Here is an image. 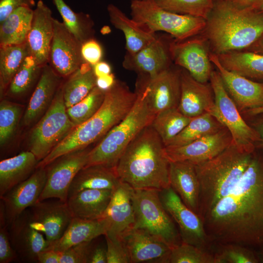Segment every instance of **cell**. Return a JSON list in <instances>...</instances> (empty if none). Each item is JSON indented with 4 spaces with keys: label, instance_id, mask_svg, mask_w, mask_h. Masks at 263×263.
<instances>
[{
    "label": "cell",
    "instance_id": "6da1fadb",
    "mask_svg": "<svg viewBox=\"0 0 263 263\" xmlns=\"http://www.w3.org/2000/svg\"><path fill=\"white\" fill-rule=\"evenodd\" d=\"M202 221L210 242L263 250V149H255L240 180Z\"/></svg>",
    "mask_w": 263,
    "mask_h": 263
},
{
    "label": "cell",
    "instance_id": "7a4b0ae2",
    "mask_svg": "<svg viewBox=\"0 0 263 263\" xmlns=\"http://www.w3.org/2000/svg\"><path fill=\"white\" fill-rule=\"evenodd\" d=\"M165 147L152 126L145 128L128 145L115 168L120 180L136 189L161 190L170 187Z\"/></svg>",
    "mask_w": 263,
    "mask_h": 263
},
{
    "label": "cell",
    "instance_id": "3957f363",
    "mask_svg": "<svg viewBox=\"0 0 263 263\" xmlns=\"http://www.w3.org/2000/svg\"><path fill=\"white\" fill-rule=\"evenodd\" d=\"M263 33V12L255 6L240 8L216 0L200 34L216 55L244 50Z\"/></svg>",
    "mask_w": 263,
    "mask_h": 263
},
{
    "label": "cell",
    "instance_id": "277c9868",
    "mask_svg": "<svg viewBox=\"0 0 263 263\" xmlns=\"http://www.w3.org/2000/svg\"><path fill=\"white\" fill-rule=\"evenodd\" d=\"M137 98L124 82L117 80L105 91V98L98 111L82 124L75 127L68 135L44 159L37 168H45L66 154L85 149L118 124L129 113Z\"/></svg>",
    "mask_w": 263,
    "mask_h": 263
},
{
    "label": "cell",
    "instance_id": "5b68a950",
    "mask_svg": "<svg viewBox=\"0 0 263 263\" xmlns=\"http://www.w3.org/2000/svg\"><path fill=\"white\" fill-rule=\"evenodd\" d=\"M254 151H244L232 143L213 158L195 165L200 185L198 215L202 220L234 188L249 165Z\"/></svg>",
    "mask_w": 263,
    "mask_h": 263
},
{
    "label": "cell",
    "instance_id": "8992f818",
    "mask_svg": "<svg viewBox=\"0 0 263 263\" xmlns=\"http://www.w3.org/2000/svg\"><path fill=\"white\" fill-rule=\"evenodd\" d=\"M136 101L127 115L90 150L84 168L101 165L115 168L125 150L145 128L151 125L155 114L150 110L141 88L135 86Z\"/></svg>",
    "mask_w": 263,
    "mask_h": 263
},
{
    "label": "cell",
    "instance_id": "52a82bcc",
    "mask_svg": "<svg viewBox=\"0 0 263 263\" xmlns=\"http://www.w3.org/2000/svg\"><path fill=\"white\" fill-rule=\"evenodd\" d=\"M131 16L135 21L150 31H162L176 41H182L200 35L204 29L206 19L166 10L153 0H132Z\"/></svg>",
    "mask_w": 263,
    "mask_h": 263
},
{
    "label": "cell",
    "instance_id": "ba28073f",
    "mask_svg": "<svg viewBox=\"0 0 263 263\" xmlns=\"http://www.w3.org/2000/svg\"><path fill=\"white\" fill-rule=\"evenodd\" d=\"M158 190L133 189V228H140L160 239L171 248L182 243L174 221L164 207Z\"/></svg>",
    "mask_w": 263,
    "mask_h": 263
},
{
    "label": "cell",
    "instance_id": "9c48e42d",
    "mask_svg": "<svg viewBox=\"0 0 263 263\" xmlns=\"http://www.w3.org/2000/svg\"><path fill=\"white\" fill-rule=\"evenodd\" d=\"M65 105L62 87L57 90L54 98L29 137V148L38 161L46 157L73 130Z\"/></svg>",
    "mask_w": 263,
    "mask_h": 263
},
{
    "label": "cell",
    "instance_id": "30bf717a",
    "mask_svg": "<svg viewBox=\"0 0 263 263\" xmlns=\"http://www.w3.org/2000/svg\"><path fill=\"white\" fill-rule=\"evenodd\" d=\"M209 81L214 95L210 114L228 130L233 144L242 150L253 152L260 140L258 133L241 116L217 70L212 71Z\"/></svg>",
    "mask_w": 263,
    "mask_h": 263
},
{
    "label": "cell",
    "instance_id": "8fae6325",
    "mask_svg": "<svg viewBox=\"0 0 263 263\" xmlns=\"http://www.w3.org/2000/svg\"><path fill=\"white\" fill-rule=\"evenodd\" d=\"M181 68L173 64L158 75L150 76L138 74L135 86L144 91L148 105L156 115L178 108L181 95Z\"/></svg>",
    "mask_w": 263,
    "mask_h": 263
},
{
    "label": "cell",
    "instance_id": "7c38bea8",
    "mask_svg": "<svg viewBox=\"0 0 263 263\" xmlns=\"http://www.w3.org/2000/svg\"><path fill=\"white\" fill-rule=\"evenodd\" d=\"M165 209L178 226L182 242L207 250L211 243L200 216L187 207L171 187L159 191Z\"/></svg>",
    "mask_w": 263,
    "mask_h": 263
},
{
    "label": "cell",
    "instance_id": "4fadbf2b",
    "mask_svg": "<svg viewBox=\"0 0 263 263\" xmlns=\"http://www.w3.org/2000/svg\"><path fill=\"white\" fill-rule=\"evenodd\" d=\"M89 151L84 149L66 154L45 167L46 181L38 201L56 198L66 202L70 187L86 166Z\"/></svg>",
    "mask_w": 263,
    "mask_h": 263
},
{
    "label": "cell",
    "instance_id": "5bb4252c",
    "mask_svg": "<svg viewBox=\"0 0 263 263\" xmlns=\"http://www.w3.org/2000/svg\"><path fill=\"white\" fill-rule=\"evenodd\" d=\"M174 64L186 70L197 81L207 83L212 71L209 58L210 50L206 38L201 35L170 44Z\"/></svg>",
    "mask_w": 263,
    "mask_h": 263
},
{
    "label": "cell",
    "instance_id": "9a60e30c",
    "mask_svg": "<svg viewBox=\"0 0 263 263\" xmlns=\"http://www.w3.org/2000/svg\"><path fill=\"white\" fill-rule=\"evenodd\" d=\"M173 39L168 34H157L154 40L136 53H126L122 66L137 75L150 76L158 75L173 64L170 52V44Z\"/></svg>",
    "mask_w": 263,
    "mask_h": 263
},
{
    "label": "cell",
    "instance_id": "2e32d148",
    "mask_svg": "<svg viewBox=\"0 0 263 263\" xmlns=\"http://www.w3.org/2000/svg\"><path fill=\"white\" fill-rule=\"evenodd\" d=\"M232 143L231 134L224 127L184 146H166L165 151L169 162L187 161L197 165L215 157Z\"/></svg>",
    "mask_w": 263,
    "mask_h": 263
},
{
    "label": "cell",
    "instance_id": "e0dca14e",
    "mask_svg": "<svg viewBox=\"0 0 263 263\" xmlns=\"http://www.w3.org/2000/svg\"><path fill=\"white\" fill-rule=\"evenodd\" d=\"M28 210L31 225L45 236L49 245L62 236L73 218L67 202L58 199L38 201Z\"/></svg>",
    "mask_w": 263,
    "mask_h": 263
},
{
    "label": "cell",
    "instance_id": "ac0fdd59",
    "mask_svg": "<svg viewBox=\"0 0 263 263\" xmlns=\"http://www.w3.org/2000/svg\"><path fill=\"white\" fill-rule=\"evenodd\" d=\"M53 23L49 60L58 75L69 76L84 62L81 53L82 44L63 22L54 18Z\"/></svg>",
    "mask_w": 263,
    "mask_h": 263
},
{
    "label": "cell",
    "instance_id": "d6986e66",
    "mask_svg": "<svg viewBox=\"0 0 263 263\" xmlns=\"http://www.w3.org/2000/svg\"><path fill=\"white\" fill-rule=\"evenodd\" d=\"M47 179L45 168H37L26 180L0 197L7 226L39 199Z\"/></svg>",
    "mask_w": 263,
    "mask_h": 263
},
{
    "label": "cell",
    "instance_id": "ffe728a7",
    "mask_svg": "<svg viewBox=\"0 0 263 263\" xmlns=\"http://www.w3.org/2000/svg\"><path fill=\"white\" fill-rule=\"evenodd\" d=\"M209 58L239 111L263 106V82L253 80L227 70L222 65L217 55L210 52Z\"/></svg>",
    "mask_w": 263,
    "mask_h": 263
},
{
    "label": "cell",
    "instance_id": "44dd1931",
    "mask_svg": "<svg viewBox=\"0 0 263 263\" xmlns=\"http://www.w3.org/2000/svg\"><path fill=\"white\" fill-rule=\"evenodd\" d=\"M120 238L131 263H169L171 248L149 232L132 227Z\"/></svg>",
    "mask_w": 263,
    "mask_h": 263
},
{
    "label": "cell",
    "instance_id": "7402d4cb",
    "mask_svg": "<svg viewBox=\"0 0 263 263\" xmlns=\"http://www.w3.org/2000/svg\"><path fill=\"white\" fill-rule=\"evenodd\" d=\"M10 241L18 258L23 262L38 263V256L49 243L43 234L31 224L28 209L8 226Z\"/></svg>",
    "mask_w": 263,
    "mask_h": 263
},
{
    "label": "cell",
    "instance_id": "603a6c76",
    "mask_svg": "<svg viewBox=\"0 0 263 263\" xmlns=\"http://www.w3.org/2000/svg\"><path fill=\"white\" fill-rule=\"evenodd\" d=\"M54 19L51 9L42 0H39L34 9L25 43L30 55L41 66L49 61L54 34Z\"/></svg>",
    "mask_w": 263,
    "mask_h": 263
},
{
    "label": "cell",
    "instance_id": "cb8c5ba5",
    "mask_svg": "<svg viewBox=\"0 0 263 263\" xmlns=\"http://www.w3.org/2000/svg\"><path fill=\"white\" fill-rule=\"evenodd\" d=\"M133 188L121 180L113 189L109 204L103 214L108 223L105 235L121 238L133 226L134 215L132 197Z\"/></svg>",
    "mask_w": 263,
    "mask_h": 263
},
{
    "label": "cell",
    "instance_id": "d4e9b609",
    "mask_svg": "<svg viewBox=\"0 0 263 263\" xmlns=\"http://www.w3.org/2000/svg\"><path fill=\"white\" fill-rule=\"evenodd\" d=\"M214 105V95L210 84L197 81L188 71L181 68L178 110L185 115L193 118L210 113Z\"/></svg>",
    "mask_w": 263,
    "mask_h": 263
},
{
    "label": "cell",
    "instance_id": "484cf974",
    "mask_svg": "<svg viewBox=\"0 0 263 263\" xmlns=\"http://www.w3.org/2000/svg\"><path fill=\"white\" fill-rule=\"evenodd\" d=\"M170 186L190 209L198 215L200 185L194 164L169 162Z\"/></svg>",
    "mask_w": 263,
    "mask_h": 263
},
{
    "label": "cell",
    "instance_id": "4316f807",
    "mask_svg": "<svg viewBox=\"0 0 263 263\" xmlns=\"http://www.w3.org/2000/svg\"><path fill=\"white\" fill-rule=\"evenodd\" d=\"M110 21L117 29L122 32L125 38L126 53L133 54L155 39L157 34L132 18H128L115 5L107 6Z\"/></svg>",
    "mask_w": 263,
    "mask_h": 263
},
{
    "label": "cell",
    "instance_id": "83f0119b",
    "mask_svg": "<svg viewBox=\"0 0 263 263\" xmlns=\"http://www.w3.org/2000/svg\"><path fill=\"white\" fill-rule=\"evenodd\" d=\"M108 227L107 221L103 217L96 219L73 217L62 236L50 244L46 249L62 251L74 245L105 235Z\"/></svg>",
    "mask_w": 263,
    "mask_h": 263
},
{
    "label": "cell",
    "instance_id": "f1b7e54d",
    "mask_svg": "<svg viewBox=\"0 0 263 263\" xmlns=\"http://www.w3.org/2000/svg\"><path fill=\"white\" fill-rule=\"evenodd\" d=\"M113 190L86 189L69 196L67 203L73 217L86 219L102 218L109 204Z\"/></svg>",
    "mask_w": 263,
    "mask_h": 263
},
{
    "label": "cell",
    "instance_id": "f546056e",
    "mask_svg": "<svg viewBox=\"0 0 263 263\" xmlns=\"http://www.w3.org/2000/svg\"><path fill=\"white\" fill-rule=\"evenodd\" d=\"M58 75L51 65L42 66L41 74L25 111V125L34 122L51 105L59 82Z\"/></svg>",
    "mask_w": 263,
    "mask_h": 263
},
{
    "label": "cell",
    "instance_id": "4dcf8cb0",
    "mask_svg": "<svg viewBox=\"0 0 263 263\" xmlns=\"http://www.w3.org/2000/svg\"><path fill=\"white\" fill-rule=\"evenodd\" d=\"M38 161L30 150L3 159L0 162V197L15 186L28 179Z\"/></svg>",
    "mask_w": 263,
    "mask_h": 263
},
{
    "label": "cell",
    "instance_id": "1f68e13d",
    "mask_svg": "<svg viewBox=\"0 0 263 263\" xmlns=\"http://www.w3.org/2000/svg\"><path fill=\"white\" fill-rule=\"evenodd\" d=\"M115 168L101 165L83 168L76 175L68 191V198L86 189H114L120 182Z\"/></svg>",
    "mask_w": 263,
    "mask_h": 263
},
{
    "label": "cell",
    "instance_id": "d6a6232c",
    "mask_svg": "<svg viewBox=\"0 0 263 263\" xmlns=\"http://www.w3.org/2000/svg\"><path fill=\"white\" fill-rule=\"evenodd\" d=\"M216 55L227 70L253 80L263 81V55L240 50Z\"/></svg>",
    "mask_w": 263,
    "mask_h": 263
},
{
    "label": "cell",
    "instance_id": "836d02e7",
    "mask_svg": "<svg viewBox=\"0 0 263 263\" xmlns=\"http://www.w3.org/2000/svg\"><path fill=\"white\" fill-rule=\"evenodd\" d=\"M33 13L32 8L20 7L0 23V46L25 43Z\"/></svg>",
    "mask_w": 263,
    "mask_h": 263
},
{
    "label": "cell",
    "instance_id": "e575fe53",
    "mask_svg": "<svg viewBox=\"0 0 263 263\" xmlns=\"http://www.w3.org/2000/svg\"><path fill=\"white\" fill-rule=\"evenodd\" d=\"M69 76L62 86L67 109L82 100L96 86L93 66L85 62Z\"/></svg>",
    "mask_w": 263,
    "mask_h": 263
},
{
    "label": "cell",
    "instance_id": "d590c367",
    "mask_svg": "<svg viewBox=\"0 0 263 263\" xmlns=\"http://www.w3.org/2000/svg\"><path fill=\"white\" fill-rule=\"evenodd\" d=\"M224 127L211 114L205 113L193 117L188 125L172 139L167 146H184L204 136L216 132Z\"/></svg>",
    "mask_w": 263,
    "mask_h": 263
},
{
    "label": "cell",
    "instance_id": "8d00e7d4",
    "mask_svg": "<svg viewBox=\"0 0 263 263\" xmlns=\"http://www.w3.org/2000/svg\"><path fill=\"white\" fill-rule=\"evenodd\" d=\"M63 19V23L82 44L93 38V23L89 15L75 12L64 0H52Z\"/></svg>",
    "mask_w": 263,
    "mask_h": 263
},
{
    "label": "cell",
    "instance_id": "74e56055",
    "mask_svg": "<svg viewBox=\"0 0 263 263\" xmlns=\"http://www.w3.org/2000/svg\"><path fill=\"white\" fill-rule=\"evenodd\" d=\"M192 118L185 115L178 108H173L157 114L151 126L166 147L188 125Z\"/></svg>",
    "mask_w": 263,
    "mask_h": 263
},
{
    "label": "cell",
    "instance_id": "f35d334b",
    "mask_svg": "<svg viewBox=\"0 0 263 263\" xmlns=\"http://www.w3.org/2000/svg\"><path fill=\"white\" fill-rule=\"evenodd\" d=\"M30 55L26 43L0 46V93L8 88L13 77Z\"/></svg>",
    "mask_w": 263,
    "mask_h": 263
},
{
    "label": "cell",
    "instance_id": "ab89813d",
    "mask_svg": "<svg viewBox=\"0 0 263 263\" xmlns=\"http://www.w3.org/2000/svg\"><path fill=\"white\" fill-rule=\"evenodd\" d=\"M105 93L96 86L82 100L67 109V114L75 127L88 120L98 111L104 101Z\"/></svg>",
    "mask_w": 263,
    "mask_h": 263
},
{
    "label": "cell",
    "instance_id": "60d3db41",
    "mask_svg": "<svg viewBox=\"0 0 263 263\" xmlns=\"http://www.w3.org/2000/svg\"><path fill=\"white\" fill-rule=\"evenodd\" d=\"M162 8L178 14L200 17L206 19L214 0H153Z\"/></svg>",
    "mask_w": 263,
    "mask_h": 263
},
{
    "label": "cell",
    "instance_id": "b9f144b4",
    "mask_svg": "<svg viewBox=\"0 0 263 263\" xmlns=\"http://www.w3.org/2000/svg\"><path fill=\"white\" fill-rule=\"evenodd\" d=\"M41 67L32 56H27L11 81L7 93L17 96L27 92L35 81Z\"/></svg>",
    "mask_w": 263,
    "mask_h": 263
},
{
    "label": "cell",
    "instance_id": "7bdbcfd3",
    "mask_svg": "<svg viewBox=\"0 0 263 263\" xmlns=\"http://www.w3.org/2000/svg\"><path fill=\"white\" fill-rule=\"evenodd\" d=\"M169 263H215L214 255L183 243L171 248Z\"/></svg>",
    "mask_w": 263,
    "mask_h": 263
},
{
    "label": "cell",
    "instance_id": "ee69618b",
    "mask_svg": "<svg viewBox=\"0 0 263 263\" xmlns=\"http://www.w3.org/2000/svg\"><path fill=\"white\" fill-rule=\"evenodd\" d=\"M20 113L19 107L3 100L0 103V144L3 147L13 136Z\"/></svg>",
    "mask_w": 263,
    "mask_h": 263
},
{
    "label": "cell",
    "instance_id": "f6af8a7d",
    "mask_svg": "<svg viewBox=\"0 0 263 263\" xmlns=\"http://www.w3.org/2000/svg\"><path fill=\"white\" fill-rule=\"evenodd\" d=\"M223 245L219 252L214 255L215 263H258V253L246 247L236 244Z\"/></svg>",
    "mask_w": 263,
    "mask_h": 263
},
{
    "label": "cell",
    "instance_id": "bcb514c9",
    "mask_svg": "<svg viewBox=\"0 0 263 263\" xmlns=\"http://www.w3.org/2000/svg\"><path fill=\"white\" fill-rule=\"evenodd\" d=\"M17 254L13 249L9 239L8 226L5 218L3 207H0V263H9L17 260Z\"/></svg>",
    "mask_w": 263,
    "mask_h": 263
},
{
    "label": "cell",
    "instance_id": "7dc6e473",
    "mask_svg": "<svg viewBox=\"0 0 263 263\" xmlns=\"http://www.w3.org/2000/svg\"><path fill=\"white\" fill-rule=\"evenodd\" d=\"M107 244V263H131L126 247L120 238L105 235Z\"/></svg>",
    "mask_w": 263,
    "mask_h": 263
},
{
    "label": "cell",
    "instance_id": "c3c4849f",
    "mask_svg": "<svg viewBox=\"0 0 263 263\" xmlns=\"http://www.w3.org/2000/svg\"><path fill=\"white\" fill-rule=\"evenodd\" d=\"M92 241L83 242L59 251L60 263H87Z\"/></svg>",
    "mask_w": 263,
    "mask_h": 263
},
{
    "label": "cell",
    "instance_id": "681fc988",
    "mask_svg": "<svg viewBox=\"0 0 263 263\" xmlns=\"http://www.w3.org/2000/svg\"><path fill=\"white\" fill-rule=\"evenodd\" d=\"M81 53L84 62L92 66L101 61L103 56L101 46L94 38L87 40L82 44Z\"/></svg>",
    "mask_w": 263,
    "mask_h": 263
},
{
    "label": "cell",
    "instance_id": "f907efd6",
    "mask_svg": "<svg viewBox=\"0 0 263 263\" xmlns=\"http://www.w3.org/2000/svg\"><path fill=\"white\" fill-rule=\"evenodd\" d=\"M35 5L34 0H0V23L19 8L23 6L32 8Z\"/></svg>",
    "mask_w": 263,
    "mask_h": 263
},
{
    "label": "cell",
    "instance_id": "816d5d0a",
    "mask_svg": "<svg viewBox=\"0 0 263 263\" xmlns=\"http://www.w3.org/2000/svg\"><path fill=\"white\" fill-rule=\"evenodd\" d=\"M93 240L89 248L87 263H107V244L105 242Z\"/></svg>",
    "mask_w": 263,
    "mask_h": 263
},
{
    "label": "cell",
    "instance_id": "f5cc1de1",
    "mask_svg": "<svg viewBox=\"0 0 263 263\" xmlns=\"http://www.w3.org/2000/svg\"><path fill=\"white\" fill-rule=\"evenodd\" d=\"M38 263H60V252L53 249H45L38 254Z\"/></svg>",
    "mask_w": 263,
    "mask_h": 263
},
{
    "label": "cell",
    "instance_id": "db71d44e",
    "mask_svg": "<svg viewBox=\"0 0 263 263\" xmlns=\"http://www.w3.org/2000/svg\"><path fill=\"white\" fill-rule=\"evenodd\" d=\"M115 75L112 73L96 77V86L103 91L110 89L116 82Z\"/></svg>",
    "mask_w": 263,
    "mask_h": 263
},
{
    "label": "cell",
    "instance_id": "11a10c76",
    "mask_svg": "<svg viewBox=\"0 0 263 263\" xmlns=\"http://www.w3.org/2000/svg\"><path fill=\"white\" fill-rule=\"evenodd\" d=\"M252 116L256 118L251 126L258 133L260 138V140L256 145V148L263 149V113Z\"/></svg>",
    "mask_w": 263,
    "mask_h": 263
},
{
    "label": "cell",
    "instance_id": "9f6ffc18",
    "mask_svg": "<svg viewBox=\"0 0 263 263\" xmlns=\"http://www.w3.org/2000/svg\"><path fill=\"white\" fill-rule=\"evenodd\" d=\"M94 72L97 77L105 75L112 73V67L107 62L100 61L93 66Z\"/></svg>",
    "mask_w": 263,
    "mask_h": 263
},
{
    "label": "cell",
    "instance_id": "6f0895ef",
    "mask_svg": "<svg viewBox=\"0 0 263 263\" xmlns=\"http://www.w3.org/2000/svg\"><path fill=\"white\" fill-rule=\"evenodd\" d=\"M233 5L240 8L254 6L259 0H225Z\"/></svg>",
    "mask_w": 263,
    "mask_h": 263
},
{
    "label": "cell",
    "instance_id": "680465c9",
    "mask_svg": "<svg viewBox=\"0 0 263 263\" xmlns=\"http://www.w3.org/2000/svg\"><path fill=\"white\" fill-rule=\"evenodd\" d=\"M244 50L263 55V33L253 44Z\"/></svg>",
    "mask_w": 263,
    "mask_h": 263
},
{
    "label": "cell",
    "instance_id": "91938a15",
    "mask_svg": "<svg viewBox=\"0 0 263 263\" xmlns=\"http://www.w3.org/2000/svg\"><path fill=\"white\" fill-rule=\"evenodd\" d=\"M249 116H252L259 113H263V106L262 107L252 109L246 111L245 112Z\"/></svg>",
    "mask_w": 263,
    "mask_h": 263
},
{
    "label": "cell",
    "instance_id": "94428289",
    "mask_svg": "<svg viewBox=\"0 0 263 263\" xmlns=\"http://www.w3.org/2000/svg\"><path fill=\"white\" fill-rule=\"evenodd\" d=\"M254 6L263 12V0H259Z\"/></svg>",
    "mask_w": 263,
    "mask_h": 263
},
{
    "label": "cell",
    "instance_id": "6125c7cd",
    "mask_svg": "<svg viewBox=\"0 0 263 263\" xmlns=\"http://www.w3.org/2000/svg\"><path fill=\"white\" fill-rule=\"evenodd\" d=\"M260 262L263 263V250L258 253Z\"/></svg>",
    "mask_w": 263,
    "mask_h": 263
},
{
    "label": "cell",
    "instance_id": "be15d7a7",
    "mask_svg": "<svg viewBox=\"0 0 263 263\" xmlns=\"http://www.w3.org/2000/svg\"></svg>",
    "mask_w": 263,
    "mask_h": 263
}]
</instances>
